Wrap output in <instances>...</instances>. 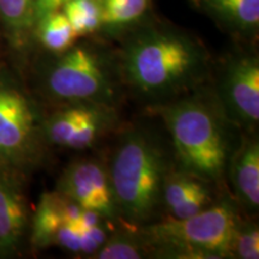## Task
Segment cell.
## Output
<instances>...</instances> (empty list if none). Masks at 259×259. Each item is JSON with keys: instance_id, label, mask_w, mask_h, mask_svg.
Returning <instances> with one entry per match:
<instances>
[{"instance_id": "6da1fadb", "label": "cell", "mask_w": 259, "mask_h": 259, "mask_svg": "<svg viewBox=\"0 0 259 259\" xmlns=\"http://www.w3.org/2000/svg\"><path fill=\"white\" fill-rule=\"evenodd\" d=\"M197 45L173 32H148L125 53L124 71L131 85L149 96L170 95L187 88L203 72Z\"/></svg>"}, {"instance_id": "7a4b0ae2", "label": "cell", "mask_w": 259, "mask_h": 259, "mask_svg": "<svg viewBox=\"0 0 259 259\" xmlns=\"http://www.w3.org/2000/svg\"><path fill=\"white\" fill-rule=\"evenodd\" d=\"M108 176L118 211L131 222L147 221L162 200L163 151L145 132H128L116 148Z\"/></svg>"}, {"instance_id": "3957f363", "label": "cell", "mask_w": 259, "mask_h": 259, "mask_svg": "<svg viewBox=\"0 0 259 259\" xmlns=\"http://www.w3.org/2000/svg\"><path fill=\"white\" fill-rule=\"evenodd\" d=\"M158 111L185 171L218 180L228 161V144L215 113L197 100L170 103Z\"/></svg>"}, {"instance_id": "277c9868", "label": "cell", "mask_w": 259, "mask_h": 259, "mask_svg": "<svg viewBox=\"0 0 259 259\" xmlns=\"http://www.w3.org/2000/svg\"><path fill=\"white\" fill-rule=\"evenodd\" d=\"M239 219L232 203L223 200L186 219L169 218L145 227L141 239L163 254L185 258H227L238 231Z\"/></svg>"}, {"instance_id": "5b68a950", "label": "cell", "mask_w": 259, "mask_h": 259, "mask_svg": "<svg viewBox=\"0 0 259 259\" xmlns=\"http://www.w3.org/2000/svg\"><path fill=\"white\" fill-rule=\"evenodd\" d=\"M41 130L34 102L9 71L0 69V164L22 169L34 163Z\"/></svg>"}, {"instance_id": "8992f818", "label": "cell", "mask_w": 259, "mask_h": 259, "mask_svg": "<svg viewBox=\"0 0 259 259\" xmlns=\"http://www.w3.org/2000/svg\"><path fill=\"white\" fill-rule=\"evenodd\" d=\"M47 89L56 99L107 105L114 95L109 70L95 52L87 47H73L52 66L47 76Z\"/></svg>"}, {"instance_id": "52a82bcc", "label": "cell", "mask_w": 259, "mask_h": 259, "mask_svg": "<svg viewBox=\"0 0 259 259\" xmlns=\"http://www.w3.org/2000/svg\"><path fill=\"white\" fill-rule=\"evenodd\" d=\"M57 191L102 218L113 219L118 212L108 171L97 161L83 160L70 164L61 174Z\"/></svg>"}, {"instance_id": "ba28073f", "label": "cell", "mask_w": 259, "mask_h": 259, "mask_svg": "<svg viewBox=\"0 0 259 259\" xmlns=\"http://www.w3.org/2000/svg\"><path fill=\"white\" fill-rule=\"evenodd\" d=\"M221 95L236 121L252 126L259 120V61L241 57L231 61L222 80Z\"/></svg>"}, {"instance_id": "9c48e42d", "label": "cell", "mask_w": 259, "mask_h": 259, "mask_svg": "<svg viewBox=\"0 0 259 259\" xmlns=\"http://www.w3.org/2000/svg\"><path fill=\"white\" fill-rule=\"evenodd\" d=\"M27 227L23 194L11 177L0 171V257L17 252Z\"/></svg>"}, {"instance_id": "30bf717a", "label": "cell", "mask_w": 259, "mask_h": 259, "mask_svg": "<svg viewBox=\"0 0 259 259\" xmlns=\"http://www.w3.org/2000/svg\"><path fill=\"white\" fill-rule=\"evenodd\" d=\"M229 177L241 204L254 210L259 205V143L257 138L245 139L232 156Z\"/></svg>"}, {"instance_id": "8fae6325", "label": "cell", "mask_w": 259, "mask_h": 259, "mask_svg": "<svg viewBox=\"0 0 259 259\" xmlns=\"http://www.w3.org/2000/svg\"><path fill=\"white\" fill-rule=\"evenodd\" d=\"M67 197L56 192H46L41 196L32 220L31 240L36 247H47L54 244L58 229L65 222Z\"/></svg>"}, {"instance_id": "7c38bea8", "label": "cell", "mask_w": 259, "mask_h": 259, "mask_svg": "<svg viewBox=\"0 0 259 259\" xmlns=\"http://www.w3.org/2000/svg\"><path fill=\"white\" fill-rule=\"evenodd\" d=\"M99 103L76 102L54 113L44 124V135L52 144L66 147L72 134L93 114Z\"/></svg>"}, {"instance_id": "4fadbf2b", "label": "cell", "mask_w": 259, "mask_h": 259, "mask_svg": "<svg viewBox=\"0 0 259 259\" xmlns=\"http://www.w3.org/2000/svg\"><path fill=\"white\" fill-rule=\"evenodd\" d=\"M211 12L242 31L254 30L259 24V0H199Z\"/></svg>"}, {"instance_id": "5bb4252c", "label": "cell", "mask_w": 259, "mask_h": 259, "mask_svg": "<svg viewBox=\"0 0 259 259\" xmlns=\"http://www.w3.org/2000/svg\"><path fill=\"white\" fill-rule=\"evenodd\" d=\"M38 37L47 50L56 53H63L72 46L76 32L71 27L69 19L63 11L48 14L38 19Z\"/></svg>"}, {"instance_id": "9a60e30c", "label": "cell", "mask_w": 259, "mask_h": 259, "mask_svg": "<svg viewBox=\"0 0 259 259\" xmlns=\"http://www.w3.org/2000/svg\"><path fill=\"white\" fill-rule=\"evenodd\" d=\"M206 184L202 178H198L187 171H179L166 176L162 190V200L170 213L186 203L193 194L206 189Z\"/></svg>"}, {"instance_id": "2e32d148", "label": "cell", "mask_w": 259, "mask_h": 259, "mask_svg": "<svg viewBox=\"0 0 259 259\" xmlns=\"http://www.w3.org/2000/svg\"><path fill=\"white\" fill-rule=\"evenodd\" d=\"M63 12L77 36L92 34L102 25L99 0H69L63 6Z\"/></svg>"}, {"instance_id": "e0dca14e", "label": "cell", "mask_w": 259, "mask_h": 259, "mask_svg": "<svg viewBox=\"0 0 259 259\" xmlns=\"http://www.w3.org/2000/svg\"><path fill=\"white\" fill-rule=\"evenodd\" d=\"M102 25L120 28L137 21L144 15L149 0H99Z\"/></svg>"}, {"instance_id": "ac0fdd59", "label": "cell", "mask_w": 259, "mask_h": 259, "mask_svg": "<svg viewBox=\"0 0 259 259\" xmlns=\"http://www.w3.org/2000/svg\"><path fill=\"white\" fill-rule=\"evenodd\" d=\"M0 17L16 36H21L36 23L35 0H0Z\"/></svg>"}, {"instance_id": "d6986e66", "label": "cell", "mask_w": 259, "mask_h": 259, "mask_svg": "<svg viewBox=\"0 0 259 259\" xmlns=\"http://www.w3.org/2000/svg\"><path fill=\"white\" fill-rule=\"evenodd\" d=\"M145 254V244L141 236L119 233L107 238L101 247L93 254L96 259H139Z\"/></svg>"}, {"instance_id": "ffe728a7", "label": "cell", "mask_w": 259, "mask_h": 259, "mask_svg": "<svg viewBox=\"0 0 259 259\" xmlns=\"http://www.w3.org/2000/svg\"><path fill=\"white\" fill-rule=\"evenodd\" d=\"M109 120L111 116L107 112L106 105H100L87 120L74 130L66 147L74 150H82L90 147L107 127Z\"/></svg>"}, {"instance_id": "44dd1931", "label": "cell", "mask_w": 259, "mask_h": 259, "mask_svg": "<svg viewBox=\"0 0 259 259\" xmlns=\"http://www.w3.org/2000/svg\"><path fill=\"white\" fill-rule=\"evenodd\" d=\"M232 255L241 259L259 258V232L257 226H239L233 240Z\"/></svg>"}, {"instance_id": "7402d4cb", "label": "cell", "mask_w": 259, "mask_h": 259, "mask_svg": "<svg viewBox=\"0 0 259 259\" xmlns=\"http://www.w3.org/2000/svg\"><path fill=\"white\" fill-rule=\"evenodd\" d=\"M80 234H82V229L78 226L64 223L58 229L54 244L77 253V252H80Z\"/></svg>"}, {"instance_id": "603a6c76", "label": "cell", "mask_w": 259, "mask_h": 259, "mask_svg": "<svg viewBox=\"0 0 259 259\" xmlns=\"http://www.w3.org/2000/svg\"><path fill=\"white\" fill-rule=\"evenodd\" d=\"M69 0H35V17L38 19L52 12L59 11Z\"/></svg>"}]
</instances>
